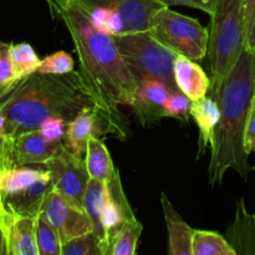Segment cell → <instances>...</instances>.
<instances>
[{"label":"cell","instance_id":"e575fe53","mask_svg":"<svg viewBox=\"0 0 255 255\" xmlns=\"http://www.w3.org/2000/svg\"><path fill=\"white\" fill-rule=\"evenodd\" d=\"M0 255H9L6 236H5L4 228L1 227V224H0Z\"/></svg>","mask_w":255,"mask_h":255},{"label":"cell","instance_id":"5b68a950","mask_svg":"<svg viewBox=\"0 0 255 255\" xmlns=\"http://www.w3.org/2000/svg\"><path fill=\"white\" fill-rule=\"evenodd\" d=\"M114 39L137 82L156 79L172 90H178L174 80V61L178 55L159 42L149 30L119 35Z\"/></svg>","mask_w":255,"mask_h":255},{"label":"cell","instance_id":"cb8c5ba5","mask_svg":"<svg viewBox=\"0 0 255 255\" xmlns=\"http://www.w3.org/2000/svg\"><path fill=\"white\" fill-rule=\"evenodd\" d=\"M10 60L15 75L20 81L36 72L41 62L31 45L27 42L10 44Z\"/></svg>","mask_w":255,"mask_h":255},{"label":"cell","instance_id":"4fadbf2b","mask_svg":"<svg viewBox=\"0 0 255 255\" xmlns=\"http://www.w3.org/2000/svg\"><path fill=\"white\" fill-rule=\"evenodd\" d=\"M111 133V127L96 107H89L67 122L65 144L77 156L86 153L87 143L92 136Z\"/></svg>","mask_w":255,"mask_h":255},{"label":"cell","instance_id":"74e56055","mask_svg":"<svg viewBox=\"0 0 255 255\" xmlns=\"http://www.w3.org/2000/svg\"><path fill=\"white\" fill-rule=\"evenodd\" d=\"M0 206H1V196H0Z\"/></svg>","mask_w":255,"mask_h":255},{"label":"cell","instance_id":"f35d334b","mask_svg":"<svg viewBox=\"0 0 255 255\" xmlns=\"http://www.w3.org/2000/svg\"><path fill=\"white\" fill-rule=\"evenodd\" d=\"M253 169H254V171H255V166H254V168H253Z\"/></svg>","mask_w":255,"mask_h":255},{"label":"cell","instance_id":"ffe728a7","mask_svg":"<svg viewBox=\"0 0 255 255\" xmlns=\"http://www.w3.org/2000/svg\"><path fill=\"white\" fill-rule=\"evenodd\" d=\"M105 199H106V184L102 181L90 179L86 193L84 197V211L89 217L92 226V232L99 237L106 248V255H109V242H107L106 229L104 226Z\"/></svg>","mask_w":255,"mask_h":255},{"label":"cell","instance_id":"484cf974","mask_svg":"<svg viewBox=\"0 0 255 255\" xmlns=\"http://www.w3.org/2000/svg\"><path fill=\"white\" fill-rule=\"evenodd\" d=\"M35 238L39 255H61L62 243L56 229L41 213L35 222Z\"/></svg>","mask_w":255,"mask_h":255},{"label":"cell","instance_id":"7c38bea8","mask_svg":"<svg viewBox=\"0 0 255 255\" xmlns=\"http://www.w3.org/2000/svg\"><path fill=\"white\" fill-rule=\"evenodd\" d=\"M36 218L20 216L0 206V224L6 236L9 255H39L35 238Z\"/></svg>","mask_w":255,"mask_h":255},{"label":"cell","instance_id":"83f0119b","mask_svg":"<svg viewBox=\"0 0 255 255\" xmlns=\"http://www.w3.org/2000/svg\"><path fill=\"white\" fill-rule=\"evenodd\" d=\"M19 82L20 80L15 75L10 60V44L0 41V101H2Z\"/></svg>","mask_w":255,"mask_h":255},{"label":"cell","instance_id":"ac0fdd59","mask_svg":"<svg viewBox=\"0 0 255 255\" xmlns=\"http://www.w3.org/2000/svg\"><path fill=\"white\" fill-rule=\"evenodd\" d=\"M227 239L237 255H255V214L248 211L244 198L237 202L236 217L227 231Z\"/></svg>","mask_w":255,"mask_h":255},{"label":"cell","instance_id":"6da1fadb","mask_svg":"<svg viewBox=\"0 0 255 255\" xmlns=\"http://www.w3.org/2000/svg\"><path fill=\"white\" fill-rule=\"evenodd\" d=\"M52 15L69 30L79 57V72L85 89L111 127V134H128L121 105L131 104L137 81L116 46L114 36L95 26L77 0H46Z\"/></svg>","mask_w":255,"mask_h":255},{"label":"cell","instance_id":"ba28073f","mask_svg":"<svg viewBox=\"0 0 255 255\" xmlns=\"http://www.w3.org/2000/svg\"><path fill=\"white\" fill-rule=\"evenodd\" d=\"M44 168L49 171L52 189L71 204L84 209V197L91 179L85 159L62 143Z\"/></svg>","mask_w":255,"mask_h":255},{"label":"cell","instance_id":"8fae6325","mask_svg":"<svg viewBox=\"0 0 255 255\" xmlns=\"http://www.w3.org/2000/svg\"><path fill=\"white\" fill-rule=\"evenodd\" d=\"M62 143L50 142L40 129L6 138L7 166H40L51 158Z\"/></svg>","mask_w":255,"mask_h":255},{"label":"cell","instance_id":"d6a6232c","mask_svg":"<svg viewBox=\"0 0 255 255\" xmlns=\"http://www.w3.org/2000/svg\"><path fill=\"white\" fill-rule=\"evenodd\" d=\"M244 147L248 154L255 152V94L252 99L248 119H247L246 131H244Z\"/></svg>","mask_w":255,"mask_h":255},{"label":"cell","instance_id":"8992f818","mask_svg":"<svg viewBox=\"0 0 255 255\" xmlns=\"http://www.w3.org/2000/svg\"><path fill=\"white\" fill-rule=\"evenodd\" d=\"M97 29L111 36L144 31L164 5L158 0H77Z\"/></svg>","mask_w":255,"mask_h":255},{"label":"cell","instance_id":"d590c367","mask_svg":"<svg viewBox=\"0 0 255 255\" xmlns=\"http://www.w3.org/2000/svg\"><path fill=\"white\" fill-rule=\"evenodd\" d=\"M7 166V153H6V138L2 143H0V171Z\"/></svg>","mask_w":255,"mask_h":255},{"label":"cell","instance_id":"44dd1931","mask_svg":"<svg viewBox=\"0 0 255 255\" xmlns=\"http://www.w3.org/2000/svg\"><path fill=\"white\" fill-rule=\"evenodd\" d=\"M85 163L92 179L106 182L116 171L111 154L100 137L92 136L87 143Z\"/></svg>","mask_w":255,"mask_h":255},{"label":"cell","instance_id":"d4e9b609","mask_svg":"<svg viewBox=\"0 0 255 255\" xmlns=\"http://www.w3.org/2000/svg\"><path fill=\"white\" fill-rule=\"evenodd\" d=\"M143 226L137 218L129 219L122 226L112 241L109 255H134L137 252V242L141 237Z\"/></svg>","mask_w":255,"mask_h":255},{"label":"cell","instance_id":"7a4b0ae2","mask_svg":"<svg viewBox=\"0 0 255 255\" xmlns=\"http://www.w3.org/2000/svg\"><path fill=\"white\" fill-rule=\"evenodd\" d=\"M89 107L96 105L79 71L64 75L34 72L0 101V115L4 119L5 137L12 138L39 129L52 117L70 122Z\"/></svg>","mask_w":255,"mask_h":255},{"label":"cell","instance_id":"52a82bcc","mask_svg":"<svg viewBox=\"0 0 255 255\" xmlns=\"http://www.w3.org/2000/svg\"><path fill=\"white\" fill-rule=\"evenodd\" d=\"M151 34L159 42L188 59L199 61L208 52L209 31L193 17L163 6L152 19Z\"/></svg>","mask_w":255,"mask_h":255},{"label":"cell","instance_id":"9c48e42d","mask_svg":"<svg viewBox=\"0 0 255 255\" xmlns=\"http://www.w3.org/2000/svg\"><path fill=\"white\" fill-rule=\"evenodd\" d=\"M40 213L56 229L62 246L92 231L91 222L84 209L71 204L54 189L45 197Z\"/></svg>","mask_w":255,"mask_h":255},{"label":"cell","instance_id":"7402d4cb","mask_svg":"<svg viewBox=\"0 0 255 255\" xmlns=\"http://www.w3.org/2000/svg\"><path fill=\"white\" fill-rule=\"evenodd\" d=\"M46 173V168H31L30 166H6L0 171V194L15 193L36 182Z\"/></svg>","mask_w":255,"mask_h":255},{"label":"cell","instance_id":"d6986e66","mask_svg":"<svg viewBox=\"0 0 255 255\" xmlns=\"http://www.w3.org/2000/svg\"><path fill=\"white\" fill-rule=\"evenodd\" d=\"M191 117L198 127V157H201L203 152L208 147L211 148L213 143L217 125L221 117V110L213 97L206 96L192 101Z\"/></svg>","mask_w":255,"mask_h":255},{"label":"cell","instance_id":"1f68e13d","mask_svg":"<svg viewBox=\"0 0 255 255\" xmlns=\"http://www.w3.org/2000/svg\"><path fill=\"white\" fill-rule=\"evenodd\" d=\"M246 47L255 54V0H243Z\"/></svg>","mask_w":255,"mask_h":255},{"label":"cell","instance_id":"2e32d148","mask_svg":"<svg viewBox=\"0 0 255 255\" xmlns=\"http://www.w3.org/2000/svg\"><path fill=\"white\" fill-rule=\"evenodd\" d=\"M174 80L179 91L192 101L206 97L211 90L212 81L194 60L178 55L174 61Z\"/></svg>","mask_w":255,"mask_h":255},{"label":"cell","instance_id":"3957f363","mask_svg":"<svg viewBox=\"0 0 255 255\" xmlns=\"http://www.w3.org/2000/svg\"><path fill=\"white\" fill-rule=\"evenodd\" d=\"M212 94L221 110L208 167L209 186L216 187L229 169L243 179L248 178L252 171L244 147V131L255 94L254 52L246 47L231 72Z\"/></svg>","mask_w":255,"mask_h":255},{"label":"cell","instance_id":"5bb4252c","mask_svg":"<svg viewBox=\"0 0 255 255\" xmlns=\"http://www.w3.org/2000/svg\"><path fill=\"white\" fill-rule=\"evenodd\" d=\"M105 184H106V199H105L104 226L106 229L110 251L112 241L122 228V226L129 219L136 218V216L122 188L119 169L115 171V173L105 182Z\"/></svg>","mask_w":255,"mask_h":255},{"label":"cell","instance_id":"30bf717a","mask_svg":"<svg viewBox=\"0 0 255 255\" xmlns=\"http://www.w3.org/2000/svg\"><path fill=\"white\" fill-rule=\"evenodd\" d=\"M174 91L156 79H143L137 82L129 106L142 127H153L166 117V102Z\"/></svg>","mask_w":255,"mask_h":255},{"label":"cell","instance_id":"836d02e7","mask_svg":"<svg viewBox=\"0 0 255 255\" xmlns=\"http://www.w3.org/2000/svg\"><path fill=\"white\" fill-rule=\"evenodd\" d=\"M164 6H172V5H184V6L194 7V9L202 10L211 16L216 9L217 0H158Z\"/></svg>","mask_w":255,"mask_h":255},{"label":"cell","instance_id":"603a6c76","mask_svg":"<svg viewBox=\"0 0 255 255\" xmlns=\"http://www.w3.org/2000/svg\"><path fill=\"white\" fill-rule=\"evenodd\" d=\"M192 255H237V252L228 239L219 233L194 229Z\"/></svg>","mask_w":255,"mask_h":255},{"label":"cell","instance_id":"f546056e","mask_svg":"<svg viewBox=\"0 0 255 255\" xmlns=\"http://www.w3.org/2000/svg\"><path fill=\"white\" fill-rule=\"evenodd\" d=\"M191 107L192 100L179 90H174L166 102V117H172L187 124L191 117Z\"/></svg>","mask_w":255,"mask_h":255},{"label":"cell","instance_id":"8d00e7d4","mask_svg":"<svg viewBox=\"0 0 255 255\" xmlns=\"http://www.w3.org/2000/svg\"><path fill=\"white\" fill-rule=\"evenodd\" d=\"M5 131H4V119H2V116L0 115V143H2V142L5 141Z\"/></svg>","mask_w":255,"mask_h":255},{"label":"cell","instance_id":"4dcf8cb0","mask_svg":"<svg viewBox=\"0 0 255 255\" xmlns=\"http://www.w3.org/2000/svg\"><path fill=\"white\" fill-rule=\"evenodd\" d=\"M40 132L44 134L46 139L54 143H65V137H66L67 122L62 119L52 117L46 120L44 124L40 126Z\"/></svg>","mask_w":255,"mask_h":255},{"label":"cell","instance_id":"9a60e30c","mask_svg":"<svg viewBox=\"0 0 255 255\" xmlns=\"http://www.w3.org/2000/svg\"><path fill=\"white\" fill-rule=\"evenodd\" d=\"M52 189L51 178L50 173L46 169V173L37 179L36 182L31 183L30 186L15 192V193L1 196V203L10 211L20 214L36 218L41 211L42 203L45 197Z\"/></svg>","mask_w":255,"mask_h":255},{"label":"cell","instance_id":"277c9868","mask_svg":"<svg viewBox=\"0 0 255 255\" xmlns=\"http://www.w3.org/2000/svg\"><path fill=\"white\" fill-rule=\"evenodd\" d=\"M246 49L243 0H217L208 40L212 92L231 72Z\"/></svg>","mask_w":255,"mask_h":255},{"label":"cell","instance_id":"e0dca14e","mask_svg":"<svg viewBox=\"0 0 255 255\" xmlns=\"http://www.w3.org/2000/svg\"><path fill=\"white\" fill-rule=\"evenodd\" d=\"M161 204L168 231V254L192 255V238L194 229L182 219L164 192L161 194Z\"/></svg>","mask_w":255,"mask_h":255},{"label":"cell","instance_id":"4316f807","mask_svg":"<svg viewBox=\"0 0 255 255\" xmlns=\"http://www.w3.org/2000/svg\"><path fill=\"white\" fill-rule=\"evenodd\" d=\"M61 255H106V248L91 231L65 243Z\"/></svg>","mask_w":255,"mask_h":255},{"label":"cell","instance_id":"f1b7e54d","mask_svg":"<svg viewBox=\"0 0 255 255\" xmlns=\"http://www.w3.org/2000/svg\"><path fill=\"white\" fill-rule=\"evenodd\" d=\"M75 61L70 54L66 51H57L51 55H47L41 60L40 66L36 72L40 74L64 75L75 71Z\"/></svg>","mask_w":255,"mask_h":255}]
</instances>
